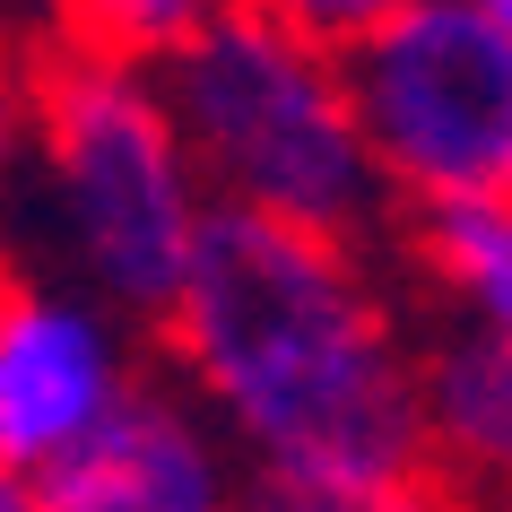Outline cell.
Returning a JSON list of instances; mask_svg holds the SVG:
<instances>
[{
  "label": "cell",
  "mask_w": 512,
  "mask_h": 512,
  "mask_svg": "<svg viewBox=\"0 0 512 512\" xmlns=\"http://www.w3.org/2000/svg\"><path fill=\"white\" fill-rule=\"evenodd\" d=\"M157 87L183 122L191 165L217 209L304 226L330 243H365L391 183H382L374 139L356 122L339 53L226 9L157 70Z\"/></svg>",
  "instance_id": "obj_3"
},
{
  "label": "cell",
  "mask_w": 512,
  "mask_h": 512,
  "mask_svg": "<svg viewBox=\"0 0 512 512\" xmlns=\"http://www.w3.org/2000/svg\"><path fill=\"white\" fill-rule=\"evenodd\" d=\"M139 348L113 304L0 270V478L44 486L139 391Z\"/></svg>",
  "instance_id": "obj_5"
},
{
  "label": "cell",
  "mask_w": 512,
  "mask_h": 512,
  "mask_svg": "<svg viewBox=\"0 0 512 512\" xmlns=\"http://www.w3.org/2000/svg\"><path fill=\"white\" fill-rule=\"evenodd\" d=\"M252 460L191 382H139L79 460L35 486V512H243Z\"/></svg>",
  "instance_id": "obj_6"
},
{
  "label": "cell",
  "mask_w": 512,
  "mask_h": 512,
  "mask_svg": "<svg viewBox=\"0 0 512 512\" xmlns=\"http://www.w3.org/2000/svg\"><path fill=\"white\" fill-rule=\"evenodd\" d=\"M426 469L460 512H512V339L452 330L426 348Z\"/></svg>",
  "instance_id": "obj_7"
},
{
  "label": "cell",
  "mask_w": 512,
  "mask_h": 512,
  "mask_svg": "<svg viewBox=\"0 0 512 512\" xmlns=\"http://www.w3.org/2000/svg\"><path fill=\"white\" fill-rule=\"evenodd\" d=\"M18 113H35V70H18L0 53V157L18 148Z\"/></svg>",
  "instance_id": "obj_12"
},
{
  "label": "cell",
  "mask_w": 512,
  "mask_h": 512,
  "mask_svg": "<svg viewBox=\"0 0 512 512\" xmlns=\"http://www.w3.org/2000/svg\"><path fill=\"white\" fill-rule=\"evenodd\" d=\"M53 18H61V53L165 70L200 27L226 18V0H53Z\"/></svg>",
  "instance_id": "obj_9"
},
{
  "label": "cell",
  "mask_w": 512,
  "mask_h": 512,
  "mask_svg": "<svg viewBox=\"0 0 512 512\" xmlns=\"http://www.w3.org/2000/svg\"><path fill=\"white\" fill-rule=\"evenodd\" d=\"M243 512H460L443 478H313V469H252Z\"/></svg>",
  "instance_id": "obj_10"
},
{
  "label": "cell",
  "mask_w": 512,
  "mask_h": 512,
  "mask_svg": "<svg viewBox=\"0 0 512 512\" xmlns=\"http://www.w3.org/2000/svg\"><path fill=\"white\" fill-rule=\"evenodd\" d=\"M408 252H417V270L469 313L460 330L512 339V209H486V200L408 209Z\"/></svg>",
  "instance_id": "obj_8"
},
{
  "label": "cell",
  "mask_w": 512,
  "mask_h": 512,
  "mask_svg": "<svg viewBox=\"0 0 512 512\" xmlns=\"http://www.w3.org/2000/svg\"><path fill=\"white\" fill-rule=\"evenodd\" d=\"M478 9H486V18H495V27L512 35V0H478Z\"/></svg>",
  "instance_id": "obj_13"
},
{
  "label": "cell",
  "mask_w": 512,
  "mask_h": 512,
  "mask_svg": "<svg viewBox=\"0 0 512 512\" xmlns=\"http://www.w3.org/2000/svg\"><path fill=\"white\" fill-rule=\"evenodd\" d=\"M243 18H270V27L304 35V44H322V53H356L374 27H391L408 0H226Z\"/></svg>",
  "instance_id": "obj_11"
},
{
  "label": "cell",
  "mask_w": 512,
  "mask_h": 512,
  "mask_svg": "<svg viewBox=\"0 0 512 512\" xmlns=\"http://www.w3.org/2000/svg\"><path fill=\"white\" fill-rule=\"evenodd\" d=\"M339 61L391 200L512 209V35L478 0H408Z\"/></svg>",
  "instance_id": "obj_4"
},
{
  "label": "cell",
  "mask_w": 512,
  "mask_h": 512,
  "mask_svg": "<svg viewBox=\"0 0 512 512\" xmlns=\"http://www.w3.org/2000/svg\"><path fill=\"white\" fill-rule=\"evenodd\" d=\"M35 200L79 296L165 330L209 235V183L157 70L53 53L35 70Z\"/></svg>",
  "instance_id": "obj_2"
},
{
  "label": "cell",
  "mask_w": 512,
  "mask_h": 512,
  "mask_svg": "<svg viewBox=\"0 0 512 512\" xmlns=\"http://www.w3.org/2000/svg\"><path fill=\"white\" fill-rule=\"evenodd\" d=\"M157 339L252 469L434 478L426 356L400 339L356 243L209 209L191 287Z\"/></svg>",
  "instance_id": "obj_1"
}]
</instances>
